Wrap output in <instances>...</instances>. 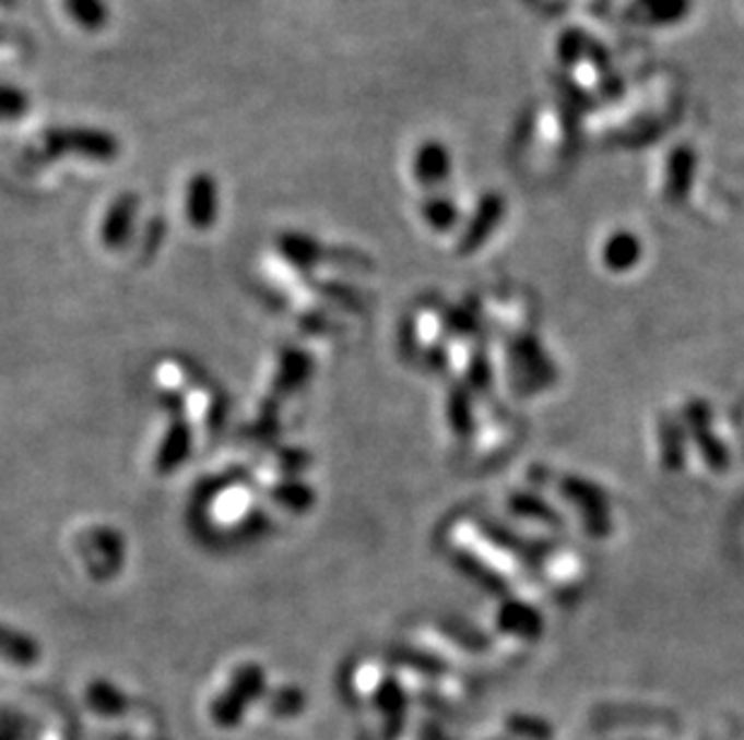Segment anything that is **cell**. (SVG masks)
I'll list each match as a JSON object with an SVG mask.
<instances>
[{
    "instance_id": "obj_1",
    "label": "cell",
    "mask_w": 744,
    "mask_h": 740,
    "mask_svg": "<svg viewBox=\"0 0 744 740\" xmlns=\"http://www.w3.org/2000/svg\"><path fill=\"white\" fill-rule=\"evenodd\" d=\"M44 157L58 159L63 154H75V157L90 162H114L121 154V142L116 135L106 133L102 128H51L44 133Z\"/></svg>"
},
{
    "instance_id": "obj_2",
    "label": "cell",
    "mask_w": 744,
    "mask_h": 740,
    "mask_svg": "<svg viewBox=\"0 0 744 740\" xmlns=\"http://www.w3.org/2000/svg\"><path fill=\"white\" fill-rule=\"evenodd\" d=\"M184 212L188 224L198 231L212 229L220 214V188L215 176L208 171H198L186 183Z\"/></svg>"
},
{
    "instance_id": "obj_3",
    "label": "cell",
    "mask_w": 744,
    "mask_h": 740,
    "mask_svg": "<svg viewBox=\"0 0 744 740\" xmlns=\"http://www.w3.org/2000/svg\"><path fill=\"white\" fill-rule=\"evenodd\" d=\"M453 171V157L441 140H424L412 154V174L422 188L444 186Z\"/></svg>"
},
{
    "instance_id": "obj_4",
    "label": "cell",
    "mask_w": 744,
    "mask_h": 740,
    "mask_svg": "<svg viewBox=\"0 0 744 740\" xmlns=\"http://www.w3.org/2000/svg\"><path fill=\"white\" fill-rule=\"evenodd\" d=\"M138 210H140V200L135 193H123L111 202V207L106 210L104 222H102V243L106 248L121 250L131 243L133 231H135Z\"/></svg>"
},
{
    "instance_id": "obj_5",
    "label": "cell",
    "mask_w": 744,
    "mask_h": 740,
    "mask_svg": "<svg viewBox=\"0 0 744 740\" xmlns=\"http://www.w3.org/2000/svg\"><path fill=\"white\" fill-rule=\"evenodd\" d=\"M277 250H280V255L290 262V265L299 270L316 267L318 262L328 260V253H330V250L318 243L314 236L302 234V231L282 234L277 238Z\"/></svg>"
},
{
    "instance_id": "obj_6",
    "label": "cell",
    "mask_w": 744,
    "mask_h": 740,
    "mask_svg": "<svg viewBox=\"0 0 744 740\" xmlns=\"http://www.w3.org/2000/svg\"><path fill=\"white\" fill-rule=\"evenodd\" d=\"M696 174V152L689 147H677L668 157V195L675 198V202L684 200L689 193Z\"/></svg>"
},
{
    "instance_id": "obj_7",
    "label": "cell",
    "mask_w": 744,
    "mask_h": 740,
    "mask_svg": "<svg viewBox=\"0 0 744 740\" xmlns=\"http://www.w3.org/2000/svg\"><path fill=\"white\" fill-rule=\"evenodd\" d=\"M63 8L70 20L85 32H102L109 25L111 13L106 0H63Z\"/></svg>"
},
{
    "instance_id": "obj_8",
    "label": "cell",
    "mask_w": 744,
    "mask_h": 740,
    "mask_svg": "<svg viewBox=\"0 0 744 740\" xmlns=\"http://www.w3.org/2000/svg\"><path fill=\"white\" fill-rule=\"evenodd\" d=\"M0 656L10 664L32 666L39 659V647L34 644V640L22 635V632L0 625Z\"/></svg>"
},
{
    "instance_id": "obj_9",
    "label": "cell",
    "mask_w": 744,
    "mask_h": 740,
    "mask_svg": "<svg viewBox=\"0 0 744 740\" xmlns=\"http://www.w3.org/2000/svg\"><path fill=\"white\" fill-rule=\"evenodd\" d=\"M188 447H191V431H188L184 423H176L174 428H169V435L164 438L157 457L160 472H174L176 464L186 459Z\"/></svg>"
},
{
    "instance_id": "obj_10",
    "label": "cell",
    "mask_w": 744,
    "mask_h": 740,
    "mask_svg": "<svg viewBox=\"0 0 744 740\" xmlns=\"http://www.w3.org/2000/svg\"><path fill=\"white\" fill-rule=\"evenodd\" d=\"M501 212H504V198L501 195H494V193L484 195L477 212H475V219H472L470 229H468V246H475L477 241H482V238L489 234L492 226L499 222Z\"/></svg>"
},
{
    "instance_id": "obj_11",
    "label": "cell",
    "mask_w": 744,
    "mask_h": 740,
    "mask_svg": "<svg viewBox=\"0 0 744 740\" xmlns=\"http://www.w3.org/2000/svg\"><path fill=\"white\" fill-rule=\"evenodd\" d=\"M639 10L653 25H675L689 13V0H641Z\"/></svg>"
},
{
    "instance_id": "obj_12",
    "label": "cell",
    "mask_w": 744,
    "mask_h": 740,
    "mask_svg": "<svg viewBox=\"0 0 744 740\" xmlns=\"http://www.w3.org/2000/svg\"><path fill=\"white\" fill-rule=\"evenodd\" d=\"M422 214H424V219H427L436 231H448L456 224L458 210H456V205L451 202V198L429 195L427 200L422 202Z\"/></svg>"
},
{
    "instance_id": "obj_13",
    "label": "cell",
    "mask_w": 744,
    "mask_h": 740,
    "mask_svg": "<svg viewBox=\"0 0 744 740\" xmlns=\"http://www.w3.org/2000/svg\"><path fill=\"white\" fill-rule=\"evenodd\" d=\"M29 94L13 85H0V121H17L29 111Z\"/></svg>"
},
{
    "instance_id": "obj_14",
    "label": "cell",
    "mask_w": 744,
    "mask_h": 740,
    "mask_svg": "<svg viewBox=\"0 0 744 740\" xmlns=\"http://www.w3.org/2000/svg\"><path fill=\"white\" fill-rule=\"evenodd\" d=\"M590 49V41L583 37L578 29H566L559 44H557V56L564 65H574L576 61H581V58L588 53Z\"/></svg>"
},
{
    "instance_id": "obj_15",
    "label": "cell",
    "mask_w": 744,
    "mask_h": 740,
    "mask_svg": "<svg viewBox=\"0 0 744 740\" xmlns=\"http://www.w3.org/2000/svg\"><path fill=\"white\" fill-rule=\"evenodd\" d=\"M636 253H639V243H636V236L629 234H617L612 236V241L607 243L605 255L614 265H624V262H631L636 260Z\"/></svg>"
},
{
    "instance_id": "obj_16",
    "label": "cell",
    "mask_w": 744,
    "mask_h": 740,
    "mask_svg": "<svg viewBox=\"0 0 744 740\" xmlns=\"http://www.w3.org/2000/svg\"><path fill=\"white\" fill-rule=\"evenodd\" d=\"M123 697L118 695V692L109 685H104V683H97V685H92L90 690V702H92V707L94 709H99V712H118L121 709V702Z\"/></svg>"
}]
</instances>
